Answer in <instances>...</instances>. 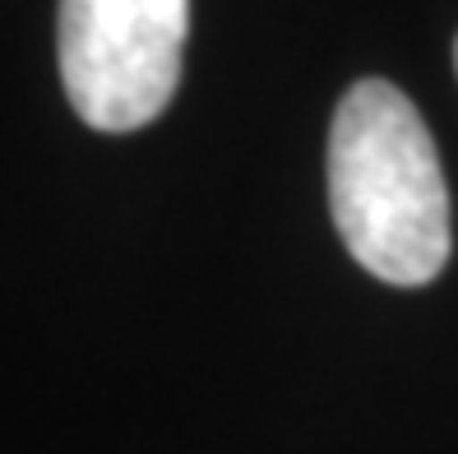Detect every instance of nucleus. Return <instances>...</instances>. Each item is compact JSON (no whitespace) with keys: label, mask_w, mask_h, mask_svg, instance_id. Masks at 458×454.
Segmentation results:
<instances>
[{"label":"nucleus","mask_w":458,"mask_h":454,"mask_svg":"<svg viewBox=\"0 0 458 454\" xmlns=\"http://www.w3.org/2000/svg\"><path fill=\"white\" fill-rule=\"evenodd\" d=\"M329 209L343 246L394 287L430 283L454 246L449 185L421 112L389 79L343 93L329 130Z\"/></svg>","instance_id":"1"},{"label":"nucleus","mask_w":458,"mask_h":454,"mask_svg":"<svg viewBox=\"0 0 458 454\" xmlns=\"http://www.w3.org/2000/svg\"><path fill=\"white\" fill-rule=\"evenodd\" d=\"M454 65H458V42H454Z\"/></svg>","instance_id":"3"},{"label":"nucleus","mask_w":458,"mask_h":454,"mask_svg":"<svg viewBox=\"0 0 458 454\" xmlns=\"http://www.w3.org/2000/svg\"><path fill=\"white\" fill-rule=\"evenodd\" d=\"M185 33L191 0H61L70 107L106 135L157 121L181 84Z\"/></svg>","instance_id":"2"}]
</instances>
